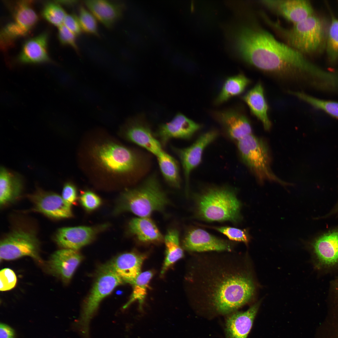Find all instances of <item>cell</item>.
<instances>
[{
  "label": "cell",
  "mask_w": 338,
  "mask_h": 338,
  "mask_svg": "<svg viewBox=\"0 0 338 338\" xmlns=\"http://www.w3.org/2000/svg\"><path fill=\"white\" fill-rule=\"evenodd\" d=\"M236 47L245 61L261 70L278 74L305 76L312 81L320 76L322 69L304 54L277 40L267 31L256 26L238 32Z\"/></svg>",
  "instance_id": "obj_1"
},
{
  "label": "cell",
  "mask_w": 338,
  "mask_h": 338,
  "mask_svg": "<svg viewBox=\"0 0 338 338\" xmlns=\"http://www.w3.org/2000/svg\"><path fill=\"white\" fill-rule=\"evenodd\" d=\"M76 1H56V3H61L63 4H66L67 5L72 4L75 3H76Z\"/></svg>",
  "instance_id": "obj_43"
},
{
  "label": "cell",
  "mask_w": 338,
  "mask_h": 338,
  "mask_svg": "<svg viewBox=\"0 0 338 338\" xmlns=\"http://www.w3.org/2000/svg\"><path fill=\"white\" fill-rule=\"evenodd\" d=\"M97 233V229L91 227L63 228L57 231L55 240L63 248L77 250L91 242Z\"/></svg>",
  "instance_id": "obj_17"
},
{
  "label": "cell",
  "mask_w": 338,
  "mask_h": 338,
  "mask_svg": "<svg viewBox=\"0 0 338 338\" xmlns=\"http://www.w3.org/2000/svg\"><path fill=\"white\" fill-rule=\"evenodd\" d=\"M259 3L295 24L314 14L310 2L306 0H261Z\"/></svg>",
  "instance_id": "obj_14"
},
{
  "label": "cell",
  "mask_w": 338,
  "mask_h": 338,
  "mask_svg": "<svg viewBox=\"0 0 338 338\" xmlns=\"http://www.w3.org/2000/svg\"><path fill=\"white\" fill-rule=\"evenodd\" d=\"M219 273L209 282L207 298L218 312L230 314L252 299L255 288L248 274L225 271Z\"/></svg>",
  "instance_id": "obj_2"
},
{
  "label": "cell",
  "mask_w": 338,
  "mask_h": 338,
  "mask_svg": "<svg viewBox=\"0 0 338 338\" xmlns=\"http://www.w3.org/2000/svg\"><path fill=\"white\" fill-rule=\"evenodd\" d=\"M184 247L187 250L196 252L230 250L228 242L211 235L201 229L189 231L183 241Z\"/></svg>",
  "instance_id": "obj_18"
},
{
  "label": "cell",
  "mask_w": 338,
  "mask_h": 338,
  "mask_svg": "<svg viewBox=\"0 0 338 338\" xmlns=\"http://www.w3.org/2000/svg\"><path fill=\"white\" fill-rule=\"evenodd\" d=\"M243 99L253 114L262 123L265 129L269 130L271 124L268 116V105L261 84H257L246 94Z\"/></svg>",
  "instance_id": "obj_26"
},
{
  "label": "cell",
  "mask_w": 338,
  "mask_h": 338,
  "mask_svg": "<svg viewBox=\"0 0 338 338\" xmlns=\"http://www.w3.org/2000/svg\"><path fill=\"white\" fill-rule=\"evenodd\" d=\"M218 136L217 131L211 130L201 135L192 145L187 147H172V150L181 162L187 190L188 188L191 173L201 162L205 148L215 139Z\"/></svg>",
  "instance_id": "obj_11"
},
{
  "label": "cell",
  "mask_w": 338,
  "mask_h": 338,
  "mask_svg": "<svg viewBox=\"0 0 338 338\" xmlns=\"http://www.w3.org/2000/svg\"><path fill=\"white\" fill-rule=\"evenodd\" d=\"M259 301L244 312H233L226 321L227 338H247L259 309Z\"/></svg>",
  "instance_id": "obj_21"
},
{
  "label": "cell",
  "mask_w": 338,
  "mask_h": 338,
  "mask_svg": "<svg viewBox=\"0 0 338 338\" xmlns=\"http://www.w3.org/2000/svg\"><path fill=\"white\" fill-rule=\"evenodd\" d=\"M325 47L330 62L338 61V19L334 16L329 25Z\"/></svg>",
  "instance_id": "obj_32"
},
{
  "label": "cell",
  "mask_w": 338,
  "mask_h": 338,
  "mask_svg": "<svg viewBox=\"0 0 338 338\" xmlns=\"http://www.w3.org/2000/svg\"><path fill=\"white\" fill-rule=\"evenodd\" d=\"M145 258L143 254L126 253L117 256L107 265L123 282L132 284L141 273V267Z\"/></svg>",
  "instance_id": "obj_19"
},
{
  "label": "cell",
  "mask_w": 338,
  "mask_h": 338,
  "mask_svg": "<svg viewBox=\"0 0 338 338\" xmlns=\"http://www.w3.org/2000/svg\"><path fill=\"white\" fill-rule=\"evenodd\" d=\"M214 117L219 123L228 136L236 142L252 134V127L246 116L235 110L216 111Z\"/></svg>",
  "instance_id": "obj_15"
},
{
  "label": "cell",
  "mask_w": 338,
  "mask_h": 338,
  "mask_svg": "<svg viewBox=\"0 0 338 338\" xmlns=\"http://www.w3.org/2000/svg\"><path fill=\"white\" fill-rule=\"evenodd\" d=\"M150 271L141 273L136 278L133 284V292L129 301L123 306L125 309L134 301L138 300L141 308L146 294L149 283L152 277Z\"/></svg>",
  "instance_id": "obj_31"
},
{
  "label": "cell",
  "mask_w": 338,
  "mask_h": 338,
  "mask_svg": "<svg viewBox=\"0 0 338 338\" xmlns=\"http://www.w3.org/2000/svg\"><path fill=\"white\" fill-rule=\"evenodd\" d=\"M29 197L35 211L54 219L70 218L72 216L71 206L62 197L52 192L38 190Z\"/></svg>",
  "instance_id": "obj_13"
},
{
  "label": "cell",
  "mask_w": 338,
  "mask_h": 338,
  "mask_svg": "<svg viewBox=\"0 0 338 338\" xmlns=\"http://www.w3.org/2000/svg\"><path fill=\"white\" fill-rule=\"evenodd\" d=\"M63 24L76 36L82 32L78 16L74 14H67Z\"/></svg>",
  "instance_id": "obj_40"
},
{
  "label": "cell",
  "mask_w": 338,
  "mask_h": 338,
  "mask_svg": "<svg viewBox=\"0 0 338 338\" xmlns=\"http://www.w3.org/2000/svg\"><path fill=\"white\" fill-rule=\"evenodd\" d=\"M237 144L243 162L260 183L269 180L284 186L290 184L279 179L273 172L269 148L265 141L251 134L237 141Z\"/></svg>",
  "instance_id": "obj_6"
},
{
  "label": "cell",
  "mask_w": 338,
  "mask_h": 338,
  "mask_svg": "<svg viewBox=\"0 0 338 338\" xmlns=\"http://www.w3.org/2000/svg\"><path fill=\"white\" fill-rule=\"evenodd\" d=\"M76 36L63 24L58 27V37L61 43L63 45H69L77 51Z\"/></svg>",
  "instance_id": "obj_38"
},
{
  "label": "cell",
  "mask_w": 338,
  "mask_h": 338,
  "mask_svg": "<svg viewBox=\"0 0 338 338\" xmlns=\"http://www.w3.org/2000/svg\"><path fill=\"white\" fill-rule=\"evenodd\" d=\"M81 203L88 211L94 210L100 205L101 200L95 194L91 191L83 192L80 197Z\"/></svg>",
  "instance_id": "obj_39"
},
{
  "label": "cell",
  "mask_w": 338,
  "mask_h": 338,
  "mask_svg": "<svg viewBox=\"0 0 338 338\" xmlns=\"http://www.w3.org/2000/svg\"><path fill=\"white\" fill-rule=\"evenodd\" d=\"M30 1H20L16 4L14 13V21L29 31L38 20L37 14L32 8Z\"/></svg>",
  "instance_id": "obj_30"
},
{
  "label": "cell",
  "mask_w": 338,
  "mask_h": 338,
  "mask_svg": "<svg viewBox=\"0 0 338 338\" xmlns=\"http://www.w3.org/2000/svg\"><path fill=\"white\" fill-rule=\"evenodd\" d=\"M124 133L131 142L144 148L156 157L163 150L142 114L134 116L127 121Z\"/></svg>",
  "instance_id": "obj_10"
},
{
  "label": "cell",
  "mask_w": 338,
  "mask_h": 338,
  "mask_svg": "<svg viewBox=\"0 0 338 338\" xmlns=\"http://www.w3.org/2000/svg\"><path fill=\"white\" fill-rule=\"evenodd\" d=\"M21 176L2 166L0 170V205L3 207L16 200L23 188Z\"/></svg>",
  "instance_id": "obj_24"
},
{
  "label": "cell",
  "mask_w": 338,
  "mask_h": 338,
  "mask_svg": "<svg viewBox=\"0 0 338 338\" xmlns=\"http://www.w3.org/2000/svg\"><path fill=\"white\" fill-rule=\"evenodd\" d=\"M0 338H15L14 330L8 325L1 323Z\"/></svg>",
  "instance_id": "obj_42"
},
{
  "label": "cell",
  "mask_w": 338,
  "mask_h": 338,
  "mask_svg": "<svg viewBox=\"0 0 338 338\" xmlns=\"http://www.w3.org/2000/svg\"><path fill=\"white\" fill-rule=\"evenodd\" d=\"M263 18L288 45L303 54L315 53L325 46L329 24L327 25L324 20L316 15L313 14L293 24L288 28L283 27L266 15Z\"/></svg>",
  "instance_id": "obj_3"
},
{
  "label": "cell",
  "mask_w": 338,
  "mask_h": 338,
  "mask_svg": "<svg viewBox=\"0 0 338 338\" xmlns=\"http://www.w3.org/2000/svg\"><path fill=\"white\" fill-rule=\"evenodd\" d=\"M47 33H42L27 40L23 45L19 56V60L24 63H39L48 62Z\"/></svg>",
  "instance_id": "obj_23"
},
{
  "label": "cell",
  "mask_w": 338,
  "mask_h": 338,
  "mask_svg": "<svg viewBox=\"0 0 338 338\" xmlns=\"http://www.w3.org/2000/svg\"><path fill=\"white\" fill-rule=\"evenodd\" d=\"M82 259V256L77 250L63 248L52 254L49 261V267L53 274L67 283Z\"/></svg>",
  "instance_id": "obj_16"
},
{
  "label": "cell",
  "mask_w": 338,
  "mask_h": 338,
  "mask_svg": "<svg viewBox=\"0 0 338 338\" xmlns=\"http://www.w3.org/2000/svg\"><path fill=\"white\" fill-rule=\"evenodd\" d=\"M290 93L316 108L322 110L331 116L338 118V102L317 99L304 93L291 92Z\"/></svg>",
  "instance_id": "obj_33"
},
{
  "label": "cell",
  "mask_w": 338,
  "mask_h": 338,
  "mask_svg": "<svg viewBox=\"0 0 338 338\" xmlns=\"http://www.w3.org/2000/svg\"><path fill=\"white\" fill-rule=\"evenodd\" d=\"M84 3L97 20L107 28L111 27L121 15L122 7L117 2L106 0H87Z\"/></svg>",
  "instance_id": "obj_22"
},
{
  "label": "cell",
  "mask_w": 338,
  "mask_h": 338,
  "mask_svg": "<svg viewBox=\"0 0 338 338\" xmlns=\"http://www.w3.org/2000/svg\"><path fill=\"white\" fill-rule=\"evenodd\" d=\"M62 197L70 205L75 203L77 199V192L74 186L70 182L66 183L63 188Z\"/></svg>",
  "instance_id": "obj_41"
},
{
  "label": "cell",
  "mask_w": 338,
  "mask_h": 338,
  "mask_svg": "<svg viewBox=\"0 0 338 338\" xmlns=\"http://www.w3.org/2000/svg\"><path fill=\"white\" fill-rule=\"evenodd\" d=\"M179 234L176 229L168 230L164 238L166 245V257L161 273L163 274L168 268L182 258L183 252L180 246Z\"/></svg>",
  "instance_id": "obj_28"
},
{
  "label": "cell",
  "mask_w": 338,
  "mask_h": 338,
  "mask_svg": "<svg viewBox=\"0 0 338 338\" xmlns=\"http://www.w3.org/2000/svg\"><path fill=\"white\" fill-rule=\"evenodd\" d=\"M1 291H6L13 288L15 286L17 277L13 270L9 268H4L0 272Z\"/></svg>",
  "instance_id": "obj_37"
},
{
  "label": "cell",
  "mask_w": 338,
  "mask_h": 338,
  "mask_svg": "<svg viewBox=\"0 0 338 338\" xmlns=\"http://www.w3.org/2000/svg\"><path fill=\"white\" fill-rule=\"evenodd\" d=\"M214 228L226 236L230 240L243 242L246 244H247L249 241V236L246 230L229 227H218Z\"/></svg>",
  "instance_id": "obj_36"
},
{
  "label": "cell",
  "mask_w": 338,
  "mask_h": 338,
  "mask_svg": "<svg viewBox=\"0 0 338 338\" xmlns=\"http://www.w3.org/2000/svg\"><path fill=\"white\" fill-rule=\"evenodd\" d=\"M94 156L98 162L110 172L127 173L139 171L143 165L140 155L125 147L113 143L96 146Z\"/></svg>",
  "instance_id": "obj_8"
},
{
  "label": "cell",
  "mask_w": 338,
  "mask_h": 338,
  "mask_svg": "<svg viewBox=\"0 0 338 338\" xmlns=\"http://www.w3.org/2000/svg\"><path fill=\"white\" fill-rule=\"evenodd\" d=\"M250 83V80L241 74L228 78L224 82L216 100L215 103L221 104L233 96L240 95Z\"/></svg>",
  "instance_id": "obj_29"
},
{
  "label": "cell",
  "mask_w": 338,
  "mask_h": 338,
  "mask_svg": "<svg viewBox=\"0 0 338 338\" xmlns=\"http://www.w3.org/2000/svg\"><path fill=\"white\" fill-rule=\"evenodd\" d=\"M78 16L82 31L88 33L98 35L97 20L87 8L81 6Z\"/></svg>",
  "instance_id": "obj_35"
},
{
  "label": "cell",
  "mask_w": 338,
  "mask_h": 338,
  "mask_svg": "<svg viewBox=\"0 0 338 338\" xmlns=\"http://www.w3.org/2000/svg\"><path fill=\"white\" fill-rule=\"evenodd\" d=\"M87 298L78 325L84 338H89L90 321L102 300L123 281L107 265L102 269Z\"/></svg>",
  "instance_id": "obj_7"
},
{
  "label": "cell",
  "mask_w": 338,
  "mask_h": 338,
  "mask_svg": "<svg viewBox=\"0 0 338 338\" xmlns=\"http://www.w3.org/2000/svg\"><path fill=\"white\" fill-rule=\"evenodd\" d=\"M316 260L321 266L332 268L338 265V230L326 233L313 243Z\"/></svg>",
  "instance_id": "obj_20"
},
{
  "label": "cell",
  "mask_w": 338,
  "mask_h": 338,
  "mask_svg": "<svg viewBox=\"0 0 338 338\" xmlns=\"http://www.w3.org/2000/svg\"><path fill=\"white\" fill-rule=\"evenodd\" d=\"M38 241L32 232L15 229L1 241V259L11 260L28 256L38 259Z\"/></svg>",
  "instance_id": "obj_9"
},
{
  "label": "cell",
  "mask_w": 338,
  "mask_h": 338,
  "mask_svg": "<svg viewBox=\"0 0 338 338\" xmlns=\"http://www.w3.org/2000/svg\"><path fill=\"white\" fill-rule=\"evenodd\" d=\"M128 228L131 233L141 242L153 243L164 240L157 227L149 217L133 218L129 223Z\"/></svg>",
  "instance_id": "obj_25"
},
{
  "label": "cell",
  "mask_w": 338,
  "mask_h": 338,
  "mask_svg": "<svg viewBox=\"0 0 338 338\" xmlns=\"http://www.w3.org/2000/svg\"><path fill=\"white\" fill-rule=\"evenodd\" d=\"M156 157L161 172L165 181L172 187L179 188L181 179L179 166L177 160L164 150Z\"/></svg>",
  "instance_id": "obj_27"
},
{
  "label": "cell",
  "mask_w": 338,
  "mask_h": 338,
  "mask_svg": "<svg viewBox=\"0 0 338 338\" xmlns=\"http://www.w3.org/2000/svg\"><path fill=\"white\" fill-rule=\"evenodd\" d=\"M197 198V213L201 218L209 221H229L234 223L239 220L240 203L231 189L210 187Z\"/></svg>",
  "instance_id": "obj_5"
},
{
  "label": "cell",
  "mask_w": 338,
  "mask_h": 338,
  "mask_svg": "<svg viewBox=\"0 0 338 338\" xmlns=\"http://www.w3.org/2000/svg\"><path fill=\"white\" fill-rule=\"evenodd\" d=\"M66 15L65 10L56 2L47 4L42 12V15L46 20L58 27L63 24Z\"/></svg>",
  "instance_id": "obj_34"
},
{
  "label": "cell",
  "mask_w": 338,
  "mask_h": 338,
  "mask_svg": "<svg viewBox=\"0 0 338 338\" xmlns=\"http://www.w3.org/2000/svg\"><path fill=\"white\" fill-rule=\"evenodd\" d=\"M201 128V125L179 113L169 122L161 124L155 136L162 146L172 139H188Z\"/></svg>",
  "instance_id": "obj_12"
},
{
  "label": "cell",
  "mask_w": 338,
  "mask_h": 338,
  "mask_svg": "<svg viewBox=\"0 0 338 338\" xmlns=\"http://www.w3.org/2000/svg\"><path fill=\"white\" fill-rule=\"evenodd\" d=\"M169 200L156 176L150 175L135 187L125 190L119 200L116 211L129 212L140 217L162 212Z\"/></svg>",
  "instance_id": "obj_4"
}]
</instances>
